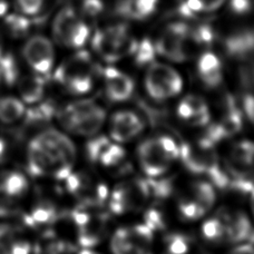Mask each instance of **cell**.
<instances>
[{
  "mask_svg": "<svg viewBox=\"0 0 254 254\" xmlns=\"http://www.w3.org/2000/svg\"><path fill=\"white\" fill-rule=\"evenodd\" d=\"M181 145L170 135H156L139 144L137 158L140 169L151 179L164 175L180 158Z\"/></svg>",
  "mask_w": 254,
  "mask_h": 254,
  "instance_id": "6da1fadb",
  "label": "cell"
},
{
  "mask_svg": "<svg viewBox=\"0 0 254 254\" xmlns=\"http://www.w3.org/2000/svg\"><path fill=\"white\" fill-rule=\"evenodd\" d=\"M214 146L199 140L197 144H183L180 149V160L185 167L195 174L206 176L214 187L230 188L229 175L217 158Z\"/></svg>",
  "mask_w": 254,
  "mask_h": 254,
  "instance_id": "7a4b0ae2",
  "label": "cell"
},
{
  "mask_svg": "<svg viewBox=\"0 0 254 254\" xmlns=\"http://www.w3.org/2000/svg\"><path fill=\"white\" fill-rule=\"evenodd\" d=\"M56 116L61 125L70 133L93 136L105 123L106 112L94 101L81 99L60 108Z\"/></svg>",
  "mask_w": 254,
  "mask_h": 254,
  "instance_id": "3957f363",
  "label": "cell"
},
{
  "mask_svg": "<svg viewBox=\"0 0 254 254\" xmlns=\"http://www.w3.org/2000/svg\"><path fill=\"white\" fill-rule=\"evenodd\" d=\"M96 76L92 58L87 53H77L62 63L55 70L54 79L72 95H84L93 89Z\"/></svg>",
  "mask_w": 254,
  "mask_h": 254,
  "instance_id": "277c9868",
  "label": "cell"
},
{
  "mask_svg": "<svg viewBox=\"0 0 254 254\" xmlns=\"http://www.w3.org/2000/svg\"><path fill=\"white\" fill-rule=\"evenodd\" d=\"M93 48L105 62L114 63L128 55H133L137 42L125 24L104 27L94 34Z\"/></svg>",
  "mask_w": 254,
  "mask_h": 254,
  "instance_id": "5b68a950",
  "label": "cell"
},
{
  "mask_svg": "<svg viewBox=\"0 0 254 254\" xmlns=\"http://www.w3.org/2000/svg\"><path fill=\"white\" fill-rule=\"evenodd\" d=\"M95 207L79 205L70 213L72 223L77 229V241L86 249L101 243L108 231V216L95 212Z\"/></svg>",
  "mask_w": 254,
  "mask_h": 254,
  "instance_id": "8992f818",
  "label": "cell"
},
{
  "mask_svg": "<svg viewBox=\"0 0 254 254\" xmlns=\"http://www.w3.org/2000/svg\"><path fill=\"white\" fill-rule=\"evenodd\" d=\"M144 85L149 97L155 101H166L182 92L183 79L173 67L152 63L145 74Z\"/></svg>",
  "mask_w": 254,
  "mask_h": 254,
  "instance_id": "52a82bcc",
  "label": "cell"
},
{
  "mask_svg": "<svg viewBox=\"0 0 254 254\" xmlns=\"http://www.w3.org/2000/svg\"><path fill=\"white\" fill-rule=\"evenodd\" d=\"M53 35L58 44L68 48L83 47L89 37V27L72 8H63L53 21Z\"/></svg>",
  "mask_w": 254,
  "mask_h": 254,
  "instance_id": "ba28073f",
  "label": "cell"
},
{
  "mask_svg": "<svg viewBox=\"0 0 254 254\" xmlns=\"http://www.w3.org/2000/svg\"><path fill=\"white\" fill-rule=\"evenodd\" d=\"M153 198L148 180L136 179L117 185L108 197V205L115 214L137 211Z\"/></svg>",
  "mask_w": 254,
  "mask_h": 254,
  "instance_id": "9c48e42d",
  "label": "cell"
},
{
  "mask_svg": "<svg viewBox=\"0 0 254 254\" xmlns=\"http://www.w3.org/2000/svg\"><path fill=\"white\" fill-rule=\"evenodd\" d=\"M154 231L146 224L125 226L116 231L111 241L113 254H153Z\"/></svg>",
  "mask_w": 254,
  "mask_h": 254,
  "instance_id": "30bf717a",
  "label": "cell"
},
{
  "mask_svg": "<svg viewBox=\"0 0 254 254\" xmlns=\"http://www.w3.org/2000/svg\"><path fill=\"white\" fill-rule=\"evenodd\" d=\"M27 169L35 178H53L63 181L71 173L72 167L64 164L42 144L33 138L27 149Z\"/></svg>",
  "mask_w": 254,
  "mask_h": 254,
  "instance_id": "8fae6325",
  "label": "cell"
},
{
  "mask_svg": "<svg viewBox=\"0 0 254 254\" xmlns=\"http://www.w3.org/2000/svg\"><path fill=\"white\" fill-rule=\"evenodd\" d=\"M69 194L80 199V205L101 206L110 197V190L102 182H95L92 176L85 173H71L63 180Z\"/></svg>",
  "mask_w": 254,
  "mask_h": 254,
  "instance_id": "7c38bea8",
  "label": "cell"
},
{
  "mask_svg": "<svg viewBox=\"0 0 254 254\" xmlns=\"http://www.w3.org/2000/svg\"><path fill=\"white\" fill-rule=\"evenodd\" d=\"M21 55L37 75L45 76L52 71L55 63V51L51 40L42 35L31 36L22 46Z\"/></svg>",
  "mask_w": 254,
  "mask_h": 254,
  "instance_id": "4fadbf2b",
  "label": "cell"
},
{
  "mask_svg": "<svg viewBox=\"0 0 254 254\" xmlns=\"http://www.w3.org/2000/svg\"><path fill=\"white\" fill-rule=\"evenodd\" d=\"M88 160L107 169L120 167L126 161V152L120 144L112 142L105 136H97L86 145Z\"/></svg>",
  "mask_w": 254,
  "mask_h": 254,
  "instance_id": "5bb4252c",
  "label": "cell"
},
{
  "mask_svg": "<svg viewBox=\"0 0 254 254\" xmlns=\"http://www.w3.org/2000/svg\"><path fill=\"white\" fill-rule=\"evenodd\" d=\"M190 26L184 22H172L165 27L155 44L156 53L173 62H184V42Z\"/></svg>",
  "mask_w": 254,
  "mask_h": 254,
  "instance_id": "9a60e30c",
  "label": "cell"
},
{
  "mask_svg": "<svg viewBox=\"0 0 254 254\" xmlns=\"http://www.w3.org/2000/svg\"><path fill=\"white\" fill-rule=\"evenodd\" d=\"M144 128L142 116L133 111H119L111 117L110 135L117 144L130 142L142 134Z\"/></svg>",
  "mask_w": 254,
  "mask_h": 254,
  "instance_id": "2e32d148",
  "label": "cell"
},
{
  "mask_svg": "<svg viewBox=\"0 0 254 254\" xmlns=\"http://www.w3.org/2000/svg\"><path fill=\"white\" fill-rule=\"evenodd\" d=\"M34 138L64 164L70 167L74 166L77 155L76 147L66 135L57 129L48 128L36 135Z\"/></svg>",
  "mask_w": 254,
  "mask_h": 254,
  "instance_id": "e0dca14e",
  "label": "cell"
},
{
  "mask_svg": "<svg viewBox=\"0 0 254 254\" xmlns=\"http://www.w3.org/2000/svg\"><path fill=\"white\" fill-rule=\"evenodd\" d=\"M104 90L106 97L112 102H125L133 96L134 81L130 77L114 67L103 70Z\"/></svg>",
  "mask_w": 254,
  "mask_h": 254,
  "instance_id": "ac0fdd59",
  "label": "cell"
},
{
  "mask_svg": "<svg viewBox=\"0 0 254 254\" xmlns=\"http://www.w3.org/2000/svg\"><path fill=\"white\" fill-rule=\"evenodd\" d=\"M224 221L226 230V243H237L249 241L253 237L251 221L242 212L221 210L217 212Z\"/></svg>",
  "mask_w": 254,
  "mask_h": 254,
  "instance_id": "d6986e66",
  "label": "cell"
},
{
  "mask_svg": "<svg viewBox=\"0 0 254 254\" xmlns=\"http://www.w3.org/2000/svg\"><path fill=\"white\" fill-rule=\"evenodd\" d=\"M178 117L190 126H205L210 123L211 114L206 102L202 97L189 95L179 103Z\"/></svg>",
  "mask_w": 254,
  "mask_h": 254,
  "instance_id": "ffe728a7",
  "label": "cell"
},
{
  "mask_svg": "<svg viewBox=\"0 0 254 254\" xmlns=\"http://www.w3.org/2000/svg\"><path fill=\"white\" fill-rule=\"evenodd\" d=\"M197 74L207 87H217L223 80V67L220 58L210 52L203 53L197 62Z\"/></svg>",
  "mask_w": 254,
  "mask_h": 254,
  "instance_id": "44dd1931",
  "label": "cell"
},
{
  "mask_svg": "<svg viewBox=\"0 0 254 254\" xmlns=\"http://www.w3.org/2000/svg\"><path fill=\"white\" fill-rule=\"evenodd\" d=\"M158 4L160 0H121L116 11L124 18L143 20L155 12Z\"/></svg>",
  "mask_w": 254,
  "mask_h": 254,
  "instance_id": "7402d4cb",
  "label": "cell"
},
{
  "mask_svg": "<svg viewBox=\"0 0 254 254\" xmlns=\"http://www.w3.org/2000/svg\"><path fill=\"white\" fill-rule=\"evenodd\" d=\"M20 97L27 104L42 101L45 95V79L40 75L22 76L17 81Z\"/></svg>",
  "mask_w": 254,
  "mask_h": 254,
  "instance_id": "603a6c76",
  "label": "cell"
},
{
  "mask_svg": "<svg viewBox=\"0 0 254 254\" xmlns=\"http://www.w3.org/2000/svg\"><path fill=\"white\" fill-rule=\"evenodd\" d=\"M58 219L56 206L48 201H42L31 208L28 214L24 215V222L29 226H43L54 224Z\"/></svg>",
  "mask_w": 254,
  "mask_h": 254,
  "instance_id": "cb8c5ba5",
  "label": "cell"
},
{
  "mask_svg": "<svg viewBox=\"0 0 254 254\" xmlns=\"http://www.w3.org/2000/svg\"><path fill=\"white\" fill-rule=\"evenodd\" d=\"M0 190L9 197L18 199L28 190V181L20 172H6L0 178Z\"/></svg>",
  "mask_w": 254,
  "mask_h": 254,
  "instance_id": "d4e9b609",
  "label": "cell"
},
{
  "mask_svg": "<svg viewBox=\"0 0 254 254\" xmlns=\"http://www.w3.org/2000/svg\"><path fill=\"white\" fill-rule=\"evenodd\" d=\"M56 107L52 102H45L36 107L27 110L24 116L22 126L24 128H33V127L43 126L51 121L56 114Z\"/></svg>",
  "mask_w": 254,
  "mask_h": 254,
  "instance_id": "484cf974",
  "label": "cell"
},
{
  "mask_svg": "<svg viewBox=\"0 0 254 254\" xmlns=\"http://www.w3.org/2000/svg\"><path fill=\"white\" fill-rule=\"evenodd\" d=\"M189 195L194 201H196L204 210L208 212L216 201L215 187L207 181H197L190 188Z\"/></svg>",
  "mask_w": 254,
  "mask_h": 254,
  "instance_id": "4316f807",
  "label": "cell"
},
{
  "mask_svg": "<svg viewBox=\"0 0 254 254\" xmlns=\"http://www.w3.org/2000/svg\"><path fill=\"white\" fill-rule=\"evenodd\" d=\"M26 108L16 97H3L0 99V122L3 124H15L24 119Z\"/></svg>",
  "mask_w": 254,
  "mask_h": 254,
  "instance_id": "83f0119b",
  "label": "cell"
},
{
  "mask_svg": "<svg viewBox=\"0 0 254 254\" xmlns=\"http://www.w3.org/2000/svg\"><path fill=\"white\" fill-rule=\"evenodd\" d=\"M203 237L208 242L221 244L226 243V230L224 221L222 219L219 213H216L214 216L207 219L202 226Z\"/></svg>",
  "mask_w": 254,
  "mask_h": 254,
  "instance_id": "f1b7e54d",
  "label": "cell"
},
{
  "mask_svg": "<svg viewBox=\"0 0 254 254\" xmlns=\"http://www.w3.org/2000/svg\"><path fill=\"white\" fill-rule=\"evenodd\" d=\"M19 79V67L15 57L3 54L0 57V81L7 86L15 85Z\"/></svg>",
  "mask_w": 254,
  "mask_h": 254,
  "instance_id": "f546056e",
  "label": "cell"
},
{
  "mask_svg": "<svg viewBox=\"0 0 254 254\" xmlns=\"http://www.w3.org/2000/svg\"><path fill=\"white\" fill-rule=\"evenodd\" d=\"M178 208L180 215L182 216L183 219L189 221L199 220L207 213L196 201H194L189 194H185L182 197H180L178 202Z\"/></svg>",
  "mask_w": 254,
  "mask_h": 254,
  "instance_id": "4dcf8cb0",
  "label": "cell"
},
{
  "mask_svg": "<svg viewBox=\"0 0 254 254\" xmlns=\"http://www.w3.org/2000/svg\"><path fill=\"white\" fill-rule=\"evenodd\" d=\"M156 54V48L149 39H143L140 43H137L133 53L134 60L139 66L151 65L154 63V57Z\"/></svg>",
  "mask_w": 254,
  "mask_h": 254,
  "instance_id": "1f68e13d",
  "label": "cell"
},
{
  "mask_svg": "<svg viewBox=\"0 0 254 254\" xmlns=\"http://www.w3.org/2000/svg\"><path fill=\"white\" fill-rule=\"evenodd\" d=\"M6 27L10 35L20 37L29 31L30 21L28 17L24 15H10L6 17Z\"/></svg>",
  "mask_w": 254,
  "mask_h": 254,
  "instance_id": "d6a6232c",
  "label": "cell"
},
{
  "mask_svg": "<svg viewBox=\"0 0 254 254\" xmlns=\"http://www.w3.org/2000/svg\"><path fill=\"white\" fill-rule=\"evenodd\" d=\"M190 239L182 234H172L166 239V254H189Z\"/></svg>",
  "mask_w": 254,
  "mask_h": 254,
  "instance_id": "836d02e7",
  "label": "cell"
},
{
  "mask_svg": "<svg viewBox=\"0 0 254 254\" xmlns=\"http://www.w3.org/2000/svg\"><path fill=\"white\" fill-rule=\"evenodd\" d=\"M15 2L21 15L34 17L42 12L46 0H15Z\"/></svg>",
  "mask_w": 254,
  "mask_h": 254,
  "instance_id": "e575fe53",
  "label": "cell"
},
{
  "mask_svg": "<svg viewBox=\"0 0 254 254\" xmlns=\"http://www.w3.org/2000/svg\"><path fill=\"white\" fill-rule=\"evenodd\" d=\"M16 238V228L6 223L0 224V254H8L9 248Z\"/></svg>",
  "mask_w": 254,
  "mask_h": 254,
  "instance_id": "d590c367",
  "label": "cell"
},
{
  "mask_svg": "<svg viewBox=\"0 0 254 254\" xmlns=\"http://www.w3.org/2000/svg\"><path fill=\"white\" fill-rule=\"evenodd\" d=\"M18 213L17 199L9 197L0 190V216H10Z\"/></svg>",
  "mask_w": 254,
  "mask_h": 254,
  "instance_id": "8d00e7d4",
  "label": "cell"
},
{
  "mask_svg": "<svg viewBox=\"0 0 254 254\" xmlns=\"http://www.w3.org/2000/svg\"><path fill=\"white\" fill-rule=\"evenodd\" d=\"M102 0H84L81 3V12L86 17H96L103 11Z\"/></svg>",
  "mask_w": 254,
  "mask_h": 254,
  "instance_id": "74e56055",
  "label": "cell"
},
{
  "mask_svg": "<svg viewBox=\"0 0 254 254\" xmlns=\"http://www.w3.org/2000/svg\"><path fill=\"white\" fill-rule=\"evenodd\" d=\"M8 254H31L30 243L26 240L16 238L9 248Z\"/></svg>",
  "mask_w": 254,
  "mask_h": 254,
  "instance_id": "f35d334b",
  "label": "cell"
},
{
  "mask_svg": "<svg viewBox=\"0 0 254 254\" xmlns=\"http://www.w3.org/2000/svg\"><path fill=\"white\" fill-rule=\"evenodd\" d=\"M231 9L237 13H247L254 8V0H231Z\"/></svg>",
  "mask_w": 254,
  "mask_h": 254,
  "instance_id": "ab89813d",
  "label": "cell"
},
{
  "mask_svg": "<svg viewBox=\"0 0 254 254\" xmlns=\"http://www.w3.org/2000/svg\"><path fill=\"white\" fill-rule=\"evenodd\" d=\"M231 254H254V247L252 244H240Z\"/></svg>",
  "mask_w": 254,
  "mask_h": 254,
  "instance_id": "60d3db41",
  "label": "cell"
},
{
  "mask_svg": "<svg viewBox=\"0 0 254 254\" xmlns=\"http://www.w3.org/2000/svg\"><path fill=\"white\" fill-rule=\"evenodd\" d=\"M6 152H7V144L4 140L0 137V163L3 160L4 155H6Z\"/></svg>",
  "mask_w": 254,
  "mask_h": 254,
  "instance_id": "b9f144b4",
  "label": "cell"
},
{
  "mask_svg": "<svg viewBox=\"0 0 254 254\" xmlns=\"http://www.w3.org/2000/svg\"><path fill=\"white\" fill-rule=\"evenodd\" d=\"M8 0H0V17H3L8 11Z\"/></svg>",
  "mask_w": 254,
  "mask_h": 254,
  "instance_id": "7bdbcfd3",
  "label": "cell"
},
{
  "mask_svg": "<svg viewBox=\"0 0 254 254\" xmlns=\"http://www.w3.org/2000/svg\"><path fill=\"white\" fill-rule=\"evenodd\" d=\"M78 254H98V253L95 252V251H92L90 249H85V250L79 252Z\"/></svg>",
  "mask_w": 254,
  "mask_h": 254,
  "instance_id": "ee69618b",
  "label": "cell"
},
{
  "mask_svg": "<svg viewBox=\"0 0 254 254\" xmlns=\"http://www.w3.org/2000/svg\"><path fill=\"white\" fill-rule=\"evenodd\" d=\"M251 194V204H252V212H253V217H254V190L250 193Z\"/></svg>",
  "mask_w": 254,
  "mask_h": 254,
  "instance_id": "f6af8a7d",
  "label": "cell"
},
{
  "mask_svg": "<svg viewBox=\"0 0 254 254\" xmlns=\"http://www.w3.org/2000/svg\"><path fill=\"white\" fill-rule=\"evenodd\" d=\"M3 48H2V45H1V42H0V57H1L3 55Z\"/></svg>",
  "mask_w": 254,
  "mask_h": 254,
  "instance_id": "bcb514c9",
  "label": "cell"
}]
</instances>
